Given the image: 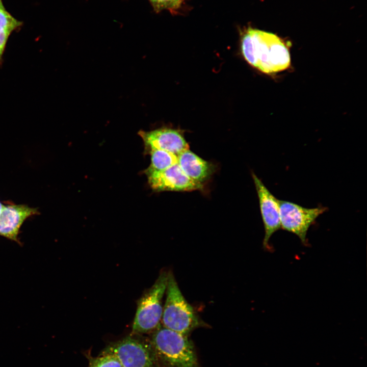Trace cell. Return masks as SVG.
<instances>
[{"label":"cell","instance_id":"10","mask_svg":"<svg viewBox=\"0 0 367 367\" xmlns=\"http://www.w3.org/2000/svg\"><path fill=\"white\" fill-rule=\"evenodd\" d=\"M38 214L36 208L26 205H4L0 214V235L17 241L19 230L23 222Z\"/></svg>","mask_w":367,"mask_h":367},{"label":"cell","instance_id":"4","mask_svg":"<svg viewBox=\"0 0 367 367\" xmlns=\"http://www.w3.org/2000/svg\"><path fill=\"white\" fill-rule=\"evenodd\" d=\"M168 272L163 271L149 289L139 299L133 324V332L144 334L154 331L160 324L162 299L166 292Z\"/></svg>","mask_w":367,"mask_h":367},{"label":"cell","instance_id":"2","mask_svg":"<svg viewBox=\"0 0 367 367\" xmlns=\"http://www.w3.org/2000/svg\"><path fill=\"white\" fill-rule=\"evenodd\" d=\"M150 344L157 363L163 367H200L194 346L187 335L160 324Z\"/></svg>","mask_w":367,"mask_h":367},{"label":"cell","instance_id":"13","mask_svg":"<svg viewBox=\"0 0 367 367\" xmlns=\"http://www.w3.org/2000/svg\"><path fill=\"white\" fill-rule=\"evenodd\" d=\"M21 25V22L6 11L4 7L0 8V32L12 33Z\"/></svg>","mask_w":367,"mask_h":367},{"label":"cell","instance_id":"7","mask_svg":"<svg viewBox=\"0 0 367 367\" xmlns=\"http://www.w3.org/2000/svg\"><path fill=\"white\" fill-rule=\"evenodd\" d=\"M151 189L156 192L202 190L204 186L189 178L177 163L162 171L145 173Z\"/></svg>","mask_w":367,"mask_h":367},{"label":"cell","instance_id":"14","mask_svg":"<svg viewBox=\"0 0 367 367\" xmlns=\"http://www.w3.org/2000/svg\"><path fill=\"white\" fill-rule=\"evenodd\" d=\"M89 367H122L117 358L113 354H104L93 359Z\"/></svg>","mask_w":367,"mask_h":367},{"label":"cell","instance_id":"15","mask_svg":"<svg viewBox=\"0 0 367 367\" xmlns=\"http://www.w3.org/2000/svg\"><path fill=\"white\" fill-rule=\"evenodd\" d=\"M156 12L168 10L175 12L181 6L183 0H149Z\"/></svg>","mask_w":367,"mask_h":367},{"label":"cell","instance_id":"3","mask_svg":"<svg viewBox=\"0 0 367 367\" xmlns=\"http://www.w3.org/2000/svg\"><path fill=\"white\" fill-rule=\"evenodd\" d=\"M166 293L161 319L164 327L188 335L196 328L205 326L182 295L171 271L168 272Z\"/></svg>","mask_w":367,"mask_h":367},{"label":"cell","instance_id":"8","mask_svg":"<svg viewBox=\"0 0 367 367\" xmlns=\"http://www.w3.org/2000/svg\"><path fill=\"white\" fill-rule=\"evenodd\" d=\"M251 175L258 198L265 229L263 245L265 249H269L271 237L281 228L278 199L271 193L254 172H251Z\"/></svg>","mask_w":367,"mask_h":367},{"label":"cell","instance_id":"11","mask_svg":"<svg viewBox=\"0 0 367 367\" xmlns=\"http://www.w3.org/2000/svg\"><path fill=\"white\" fill-rule=\"evenodd\" d=\"M177 164L189 178L202 185L216 171V166L213 163L202 159L189 149L177 155Z\"/></svg>","mask_w":367,"mask_h":367},{"label":"cell","instance_id":"9","mask_svg":"<svg viewBox=\"0 0 367 367\" xmlns=\"http://www.w3.org/2000/svg\"><path fill=\"white\" fill-rule=\"evenodd\" d=\"M139 135L142 139L147 152L152 149L168 151L178 155L189 149V145L180 129L163 127L152 130H140Z\"/></svg>","mask_w":367,"mask_h":367},{"label":"cell","instance_id":"1","mask_svg":"<svg viewBox=\"0 0 367 367\" xmlns=\"http://www.w3.org/2000/svg\"><path fill=\"white\" fill-rule=\"evenodd\" d=\"M241 51L250 65L266 74L286 70L291 64L289 45L271 33L248 29L241 39Z\"/></svg>","mask_w":367,"mask_h":367},{"label":"cell","instance_id":"17","mask_svg":"<svg viewBox=\"0 0 367 367\" xmlns=\"http://www.w3.org/2000/svg\"><path fill=\"white\" fill-rule=\"evenodd\" d=\"M3 206H4V205L2 204V203H1L0 202V214H1V212H2V209H3Z\"/></svg>","mask_w":367,"mask_h":367},{"label":"cell","instance_id":"12","mask_svg":"<svg viewBox=\"0 0 367 367\" xmlns=\"http://www.w3.org/2000/svg\"><path fill=\"white\" fill-rule=\"evenodd\" d=\"M147 152L151 156V163L145 173L164 170L177 163V155L168 151L152 149Z\"/></svg>","mask_w":367,"mask_h":367},{"label":"cell","instance_id":"16","mask_svg":"<svg viewBox=\"0 0 367 367\" xmlns=\"http://www.w3.org/2000/svg\"><path fill=\"white\" fill-rule=\"evenodd\" d=\"M11 33L9 32H0V59L4 53L5 46Z\"/></svg>","mask_w":367,"mask_h":367},{"label":"cell","instance_id":"18","mask_svg":"<svg viewBox=\"0 0 367 367\" xmlns=\"http://www.w3.org/2000/svg\"><path fill=\"white\" fill-rule=\"evenodd\" d=\"M0 8H4V6L3 5L1 0H0Z\"/></svg>","mask_w":367,"mask_h":367},{"label":"cell","instance_id":"5","mask_svg":"<svg viewBox=\"0 0 367 367\" xmlns=\"http://www.w3.org/2000/svg\"><path fill=\"white\" fill-rule=\"evenodd\" d=\"M281 228L297 235L302 243L307 244V234L326 207L307 208L295 203L278 199Z\"/></svg>","mask_w":367,"mask_h":367},{"label":"cell","instance_id":"6","mask_svg":"<svg viewBox=\"0 0 367 367\" xmlns=\"http://www.w3.org/2000/svg\"><path fill=\"white\" fill-rule=\"evenodd\" d=\"M104 354L115 355L122 367H155L157 364L150 343L130 336L114 344Z\"/></svg>","mask_w":367,"mask_h":367}]
</instances>
